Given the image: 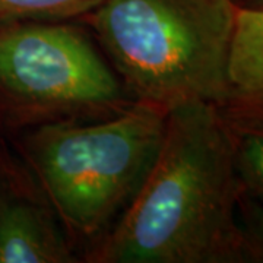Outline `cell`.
<instances>
[{
	"label": "cell",
	"mask_w": 263,
	"mask_h": 263,
	"mask_svg": "<svg viewBox=\"0 0 263 263\" xmlns=\"http://www.w3.org/2000/svg\"><path fill=\"white\" fill-rule=\"evenodd\" d=\"M168 110L133 101L95 122L38 124L27 138L34 176L66 231L100 240L129 206L158 157Z\"/></svg>",
	"instance_id": "3957f363"
},
{
	"label": "cell",
	"mask_w": 263,
	"mask_h": 263,
	"mask_svg": "<svg viewBox=\"0 0 263 263\" xmlns=\"http://www.w3.org/2000/svg\"><path fill=\"white\" fill-rule=\"evenodd\" d=\"M0 88L40 124L124 108L111 67L82 31L59 21L0 29Z\"/></svg>",
	"instance_id": "277c9868"
},
{
	"label": "cell",
	"mask_w": 263,
	"mask_h": 263,
	"mask_svg": "<svg viewBox=\"0 0 263 263\" xmlns=\"http://www.w3.org/2000/svg\"><path fill=\"white\" fill-rule=\"evenodd\" d=\"M234 0H105L85 15L135 101L222 107Z\"/></svg>",
	"instance_id": "7a4b0ae2"
},
{
	"label": "cell",
	"mask_w": 263,
	"mask_h": 263,
	"mask_svg": "<svg viewBox=\"0 0 263 263\" xmlns=\"http://www.w3.org/2000/svg\"><path fill=\"white\" fill-rule=\"evenodd\" d=\"M241 195L234 126L221 107H174L148 177L86 260L247 262L238 221Z\"/></svg>",
	"instance_id": "6da1fadb"
},
{
	"label": "cell",
	"mask_w": 263,
	"mask_h": 263,
	"mask_svg": "<svg viewBox=\"0 0 263 263\" xmlns=\"http://www.w3.org/2000/svg\"><path fill=\"white\" fill-rule=\"evenodd\" d=\"M105 0H0V24L65 21L91 13Z\"/></svg>",
	"instance_id": "52a82bcc"
},
{
	"label": "cell",
	"mask_w": 263,
	"mask_h": 263,
	"mask_svg": "<svg viewBox=\"0 0 263 263\" xmlns=\"http://www.w3.org/2000/svg\"><path fill=\"white\" fill-rule=\"evenodd\" d=\"M235 3L241 8L250 9H263V0H234Z\"/></svg>",
	"instance_id": "30bf717a"
},
{
	"label": "cell",
	"mask_w": 263,
	"mask_h": 263,
	"mask_svg": "<svg viewBox=\"0 0 263 263\" xmlns=\"http://www.w3.org/2000/svg\"><path fill=\"white\" fill-rule=\"evenodd\" d=\"M233 126L235 167L243 192L263 202V123Z\"/></svg>",
	"instance_id": "ba28073f"
},
{
	"label": "cell",
	"mask_w": 263,
	"mask_h": 263,
	"mask_svg": "<svg viewBox=\"0 0 263 263\" xmlns=\"http://www.w3.org/2000/svg\"><path fill=\"white\" fill-rule=\"evenodd\" d=\"M65 226L44 189L0 186V263L78 262Z\"/></svg>",
	"instance_id": "5b68a950"
},
{
	"label": "cell",
	"mask_w": 263,
	"mask_h": 263,
	"mask_svg": "<svg viewBox=\"0 0 263 263\" xmlns=\"http://www.w3.org/2000/svg\"><path fill=\"white\" fill-rule=\"evenodd\" d=\"M221 110L235 126L263 123V9L237 5Z\"/></svg>",
	"instance_id": "8992f818"
},
{
	"label": "cell",
	"mask_w": 263,
	"mask_h": 263,
	"mask_svg": "<svg viewBox=\"0 0 263 263\" xmlns=\"http://www.w3.org/2000/svg\"><path fill=\"white\" fill-rule=\"evenodd\" d=\"M238 221L245 240L246 260L263 263V202L243 192L238 202Z\"/></svg>",
	"instance_id": "9c48e42d"
}]
</instances>
